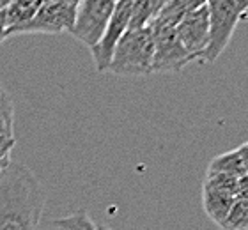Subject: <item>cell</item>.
Returning <instances> with one entry per match:
<instances>
[{
  "instance_id": "obj_12",
  "label": "cell",
  "mask_w": 248,
  "mask_h": 230,
  "mask_svg": "<svg viewBox=\"0 0 248 230\" xmlns=\"http://www.w3.org/2000/svg\"><path fill=\"white\" fill-rule=\"evenodd\" d=\"M0 135L15 137V103L7 91L2 87V83H0Z\"/></svg>"
},
{
  "instance_id": "obj_1",
  "label": "cell",
  "mask_w": 248,
  "mask_h": 230,
  "mask_svg": "<svg viewBox=\"0 0 248 230\" xmlns=\"http://www.w3.org/2000/svg\"><path fill=\"white\" fill-rule=\"evenodd\" d=\"M46 191L23 163L9 161L0 172V230H39Z\"/></svg>"
},
{
  "instance_id": "obj_5",
  "label": "cell",
  "mask_w": 248,
  "mask_h": 230,
  "mask_svg": "<svg viewBox=\"0 0 248 230\" xmlns=\"http://www.w3.org/2000/svg\"><path fill=\"white\" fill-rule=\"evenodd\" d=\"M153 37H155V62L153 73H179L190 62H195L193 57L185 50V46L177 39L176 27H167L151 21Z\"/></svg>"
},
{
  "instance_id": "obj_8",
  "label": "cell",
  "mask_w": 248,
  "mask_h": 230,
  "mask_svg": "<svg viewBox=\"0 0 248 230\" xmlns=\"http://www.w3.org/2000/svg\"><path fill=\"white\" fill-rule=\"evenodd\" d=\"M177 39L185 46V50L193 57V61L204 62L207 45H209V15L207 5L195 9L185 16L176 25Z\"/></svg>"
},
{
  "instance_id": "obj_19",
  "label": "cell",
  "mask_w": 248,
  "mask_h": 230,
  "mask_svg": "<svg viewBox=\"0 0 248 230\" xmlns=\"http://www.w3.org/2000/svg\"><path fill=\"white\" fill-rule=\"evenodd\" d=\"M7 4H9V0H0V9H4Z\"/></svg>"
},
{
  "instance_id": "obj_3",
  "label": "cell",
  "mask_w": 248,
  "mask_h": 230,
  "mask_svg": "<svg viewBox=\"0 0 248 230\" xmlns=\"http://www.w3.org/2000/svg\"><path fill=\"white\" fill-rule=\"evenodd\" d=\"M206 5L209 15V45L204 62H217L232 39L247 9L239 0H207Z\"/></svg>"
},
{
  "instance_id": "obj_13",
  "label": "cell",
  "mask_w": 248,
  "mask_h": 230,
  "mask_svg": "<svg viewBox=\"0 0 248 230\" xmlns=\"http://www.w3.org/2000/svg\"><path fill=\"white\" fill-rule=\"evenodd\" d=\"M52 225L61 230H98L87 211H77L75 215L57 218L52 221Z\"/></svg>"
},
{
  "instance_id": "obj_6",
  "label": "cell",
  "mask_w": 248,
  "mask_h": 230,
  "mask_svg": "<svg viewBox=\"0 0 248 230\" xmlns=\"http://www.w3.org/2000/svg\"><path fill=\"white\" fill-rule=\"evenodd\" d=\"M77 5L66 2H43L36 16L23 25L9 29V37L16 34H62L71 31Z\"/></svg>"
},
{
  "instance_id": "obj_17",
  "label": "cell",
  "mask_w": 248,
  "mask_h": 230,
  "mask_svg": "<svg viewBox=\"0 0 248 230\" xmlns=\"http://www.w3.org/2000/svg\"><path fill=\"white\" fill-rule=\"evenodd\" d=\"M9 161H11V158L9 159H4V161H0V172H2V170H4L5 167L9 165Z\"/></svg>"
},
{
  "instance_id": "obj_20",
  "label": "cell",
  "mask_w": 248,
  "mask_h": 230,
  "mask_svg": "<svg viewBox=\"0 0 248 230\" xmlns=\"http://www.w3.org/2000/svg\"><path fill=\"white\" fill-rule=\"evenodd\" d=\"M114 2H119V0H114Z\"/></svg>"
},
{
  "instance_id": "obj_11",
  "label": "cell",
  "mask_w": 248,
  "mask_h": 230,
  "mask_svg": "<svg viewBox=\"0 0 248 230\" xmlns=\"http://www.w3.org/2000/svg\"><path fill=\"white\" fill-rule=\"evenodd\" d=\"M161 5H163V0H133L129 29L147 27L160 13Z\"/></svg>"
},
{
  "instance_id": "obj_7",
  "label": "cell",
  "mask_w": 248,
  "mask_h": 230,
  "mask_svg": "<svg viewBox=\"0 0 248 230\" xmlns=\"http://www.w3.org/2000/svg\"><path fill=\"white\" fill-rule=\"evenodd\" d=\"M131 5H133V0H119V2H115L114 13H112V18H110L108 25H107L103 37L99 39L98 45L91 48V53H93L96 71L98 73L108 71L115 46H117V43H119L124 32L129 29Z\"/></svg>"
},
{
  "instance_id": "obj_14",
  "label": "cell",
  "mask_w": 248,
  "mask_h": 230,
  "mask_svg": "<svg viewBox=\"0 0 248 230\" xmlns=\"http://www.w3.org/2000/svg\"><path fill=\"white\" fill-rule=\"evenodd\" d=\"M15 145H16L15 137H2L0 135V161L11 158V151L15 149Z\"/></svg>"
},
{
  "instance_id": "obj_16",
  "label": "cell",
  "mask_w": 248,
  "mask_h": 230,
  "mask_svg": "<svg viewBox=\"0 0 248 230\" xmlns=\"http://www.w3.org/2000/svg\"><path fill=\"white\" fill-rule=\"evenodd\" d=\"M43 2H66V4H75V5L80 4V0H43Z\"/></svg>"
},
{
  "instance_id": "obj_15",
  "label": "cell",
  "mask_w": 248,
  "mask_h": 230,
  "mask_svg": "<svg viewBox=\"0 0 248 230\" xmlns=\"http://www.w3.org/2000/svg\"><path fill=\"white\" fill-rule=\"evenodd\" d=\"M7 20H5V11L0 9V43H4L7 37H9V32H7Z\"/></svg>"
},
{
  "instance_id": "obj_10",
  "label": "cell",
  "mask_w": 248,
  "mask_h": 230,
  "mask_svg": "<svg viewBox=\"0 0 248 230\" xmlns=\"http://www.w3.org/2000/svg\"><path fill=\"white\" fill-rule=\"evenodd\" d=\"M43 0H9V4L5 5V20L7 27L15 29L18 25H23L29 20H32L36 13L41 9ZM7 29V32H9Z\"/></svg>"
},
{
  "instance_id": "obj_4",
  "label": "cell",
  "mask_w": 248,
  "mask_h": 230,
  "mask_svg": "<svg viewBox=\"0 0 248 230\" xmlns=\"http://www.w3.org/2000/svg\"><path fill=\"white\" fill-rule=\"evenodd\" d=\"M114 7V0H80L69 34L91 50L103 37Z\"/></svg>"
},
{
  "instance_id": "obj_2",
  "label": "cell",
  "mask_w": 248,
  "mask_h": 230,
  "mask_svg": "<svg viewBox=\"0 0 248 230\" xmlns=\"http://www.w3.org/2000/svg\"><path fill=\"white\" fill-rule=\"evenodd\" d=\"M155 37L151 27L128 29L119 39L108 71L117 77H145L153 73Z\"/></svg>"
},
{
  "instance_id": "obj_9",
  "label": "cell",
  "mask_w": 248,
  "mask_h": 230,
  "mask_svg": "<svg viewBox=\"0 0 248 230\" xmlns=\"http://www.w3.org/2000/svg\"><path fill=\"white\" fill-rule=\"evenodd\" d=\"M206 2L207 0H167L165 4L161 5L160 13L156 15V18L153 21L160 23V25L176 27L185 16H188L195 9L202 7Z\"/></svg>"
},
{
  "instance_id": "obj_18",
  "label": "cell",
  "mask_w": 248,
  "mask_h": 230,
  "mask_svg": "<svg viewBox=\"0 0 248 230\" xmlns=\"http://www.w3.org/2000/svg\"><path fill=\"white\" fill-rule=\"evenodd\" d=\"M96 229H98V230H114V229H110L108 225H103V223H98V225H96Z\"/></svg>"
}]
</instances>
